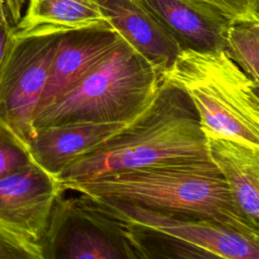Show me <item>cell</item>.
Wrapping results in <instances>:
<instances>
[{
    "label": "cell",
    "instance_id": "14",
    "mask_svg": "<svg viewBox=\"0 0 259 259\" xmlns=\"http://www.w3.org/2000/svg\"><path fill=\"white\" fill-rule=\"evenodd\" d=\"M94 27H111L95 0H27L16 29L64 34Z\"/></svg>",
    "mask_w": 259,
    "mask_h": 259
},
{
    "label": "cell",
    "instance_id": "13",
    "mask_svg": "<svg viewBox=\"0 0 259 259\" xmlns=\"http://www.w3.org/2000/svg\"><path fill=\"white\" fill-rule=\"evenodd\" d=\"M210 161L246 218L259 228V146L205 135Z\"/></svg>",
    "mask_w": 259,
    "mask_h": 259
},
{
    "label": "cell",
    "instance_id": "18",
    "mask_svg": "<svg viewBox=\"0 0 259 259\" xmlns=\"http://www.w3.org/2000/svg\"><path fill=\"white\" fill-rule=\"evenodd\" d=\"M0 259H41L39 245L0 224Z\"/></svg>",
    "mask_w": 259,
    "mask_h": 259
},
{
    "label": "cell",
    "instance_id": "16",
    "mask_svg": "<svg viewBox=\"0 0 259 259\" xmlns=\"http://www.w3.org/2000/svg\"><path fill=\"white\" fill-rule=\"evenodd\" d=\"M228 56L259 84V19L231 20L226 33Z\"/></svg>",
    "mask_w": 259,
    "mask_h": 259
},
{
    "label": "cell",
    "instance_id": "4",
    "mask_svg": "<svg viewBox=\"0 0 259 259\" xmlns=\"http://www.w3.org/2000/svg\"><path fill=\"white\" fill-rule=\"evenodd\" d=\"M161 74L124 40L94 71L36 111L33 126L127 123L150 103Z\"/></svg>",
    "mask_w": 259,
    "mask_h": 259
},
{
    "label": "cell",
    "instance_id": "6",
    "mask_svg": "<svg viewBox=\"0 0 259 259\" xmlns=\"http://www.w3.org/2000/svg\"><path fill=\"white\" fill-rule=\"evenodd\" d=\"M61 35L15 28L0 72V121L26 145L34 135L33 116Z\"/></svg>",
    "mask_w": 259,
    "mask_h": 259
},
{
    "label": "cell",
    "instance_id": "21",
    "mask_svg": "<svg viewBox=\"0 0 259 259\" xmlns=\"http://www.w3.org/2000/svg\"><path fill=\"white\" fill-rule=\"evenodd\" d=\"M15 28L16 27H10L4 24H0V72L9 51Z\"/></svg>",
    "mask_w": 259,
    "mask_h": 259
},
{
    "label": "cell",
    "instance_id": "10",
    "mask_svg": "<svg viewBox=\"0 0 259 259\" xmlns=\"http://www.w3.org/2000/svg\"><path fill=\"white\" fill-rule=\"evenodd\" d=\"M110 26L160 74L181 49L163 21L143 0H95Z\"/></svg>",
    "mask_w": 259,
    "mask_h": 259
},
{
    "label": "cell",
    "instance_id": "8",
    "mask_svg": "<svg viewBox=\"0 0 259 259\" xmlns=\"http://www.w3.org/2000/svg\"><path fill=\"white\" fill-rule=\"evenodd\" d=\"M62 193L56 177L34 162L25 165L0 179V224L39 244Z\"/></svg>",
    "mask_w": 259,
    "mask_h": 259
},
{
    "label": "cell",
    "instance_id": "2",
    "mask_svg": "<svg viewBox=\"0 0 259 259\" xmlns=\"http://www.w3.org/2000/svg\"><path fill=\"white\" fill-rule=\"evenodd\" d=\"M92 201H113L146 209L204 215L259 240L254 226L237 204L226 180L210 161L155 164L102 174L73 184Z\"/></svg>",
    "mask_w": 259,
    "mask_h": 259
},
{
    "label": "cell",
    "instance_id": "1",
    "mask_svg": "<svg viewBox=\"0 0 259 259\" xmlns=\"http://www.w3.org/2000/svg\"><path fill=\"white\" fill-rule=\"evenodd\" d=\"M205 135L188 95L161 76L146 108L75 158L58 177L62 191L102 174L161 163L207 161Z\"/></svg>",
    "mask_w": 259,
    "mask_h": 259
},
{
    "label": "cell",
    "instance_id": "11",
    "mask_svg": "<svg viewBox=\"0 0 259 259\" xmlns=\"http://www.w3.org/2000/svg\"><path fill=\"white\" fill-rule=\"evenodd\" d=\"M163 21L181 51L220 52L226 50L230 19L195 0H143Z\"/></svg>",
    "mask_w": 259,
    "mask_h": 259
},
{
    "label": "cell",
    "instance_id": "20",
    "mask_svg": "<svg viewBox=\"0 0 259 259\" xmlns=\"http://www.w3.org/2000/svg\"><path fill=\"white\" fill-rule=\"evenodd\" d=\"M27 0H0V24L16 27Z\"/></svg>",
    "mask_w": 259,
    "mask_h": 259
},
{
    "label": "cell",
    "instance_id": "3",
    "mask_svg": "<svg viewBox=\"0 0 259 259\" xmlns=\"http://www.w3.org/2000/svg\"><path fill=\"white\" fill-rule=\"evenodd\" d=\"M161 76L188 95L204 135L259 146V84L225 51L182 50Z\"/></svg>",
    "mask_w": 259,
    "mask_h": 259
},
{
    "label": "cell",
    "instance_id": "15",
    "mask_svg": "<svg viewBox=\"0 0 259 259\" xmlns=\"http://www.w3.org/2000/svg\"><path fill=\"white\" fill-rule=\"evenodd\" d=\"M122 223L141 259H230L154 228L139 223Z\"/></svg>",
    "mask_w": 259,
    "mask_h": 259
},
{
    "label": "cell",
    "instance_id": "5",
    "mask_svg": "<svg viewBox=\"0 0 259 259\" xmlns=\"http://www.w3.org/2000/svg\"><path fill=\"white\" fill-rule=\"evenodd\" d=\"M38 245L41 259H141L123 223L83 194L58 197Z\"/></svg>",
    "mask_w": 259,
    "mask_h": 259
},
{
    "label": "cell",
    "instance_id": "19",
    "mask_svg": "<svg viewBox=\"0 0 259 259\" xmlns=\"http://www.w3.org/2000/svg\"><path fill=\"white\" fill-rule=\"evenodd\" d=\"M224 14L230 20L259 19V0H195Z\"/></svg>",
    "mask_w": 259,
    "mask_h": 259
},
{
    "label": "cell",
    "instance_id": "12",
    "mask_svg": "<svg viewBox=\"0 0 259 259\" xmlns=\"http://www.w3.org/2000/svg\"><path fill=\"white\" fill-rule=\"evenodd\" d=\"M126 123H74L34 128L27 144L32 161L58 177L78 156L116 133Z\"/></svg>",
    "mask_w": 259,
    "mask_h": 259
},
{
    "label": "cell",
    "instance_id": "7",
    "mask_svg": "<svg viewBox=\"0 0 259 259\" xmlns=\"http://www.w3.org/2000/svg\"><path fill=\"white\" fill-rule=\"evenodd\" d=\"M121 222L139 223L230 259H259V240L252 239L219 221L196 214L160 212L113 201H94Z\"/></svg>",
    "mask_w": 259,
    "mask_h": 259
},
{
    "label": "cell",
    "instance_id": "17",
    "mask_svg": "<svg viewBox=\"0 0 259 259\" xmlns=\"http://www.w3.org/2000/svg\"><path fill=\"white\" fill-rule=\"evenodd\" d=\"M32 162L27 145L0 121V179Z\"/></svg>",
    "mask_w": 259,
    "mask_h": 259
},
{
    "label": "cell",
    "instance_id": "9",
    "mask_svg": "<svg viewBox=\"0 0 259 259\" xmlns=\"http://www.w3.org/2000/svg\"><path fill=\"white\" fill-rule=\"evenodd\" d=\"M122 40L112 27H94L62 34L35 112L99 67Z\"/></svg>",
    "mask_w": 259,
    "mask_h": 259
}]
</instances>
